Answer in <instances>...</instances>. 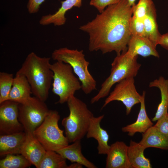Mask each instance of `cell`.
Returning a JSON list of instances; mask_svg holds the SVG:
<instances>
[{"mask_svg":"<svg viewBox=\"0 0 168 168\" xmlns=\"http://www.w3.org/2000/svg\"><path fill=\"white\" fill-rule=\"evenodd\" d=\"M146 148L139 142L131 140L128 146L127 153L132 168H151L149 159L145 157L144 151Z\"/></svg>","mask_w":168,"mask_h":168,"instance_id":"cell-21","label":"cell"},{"mask_svg":"<svg viewBox=\"0 0 168 168\" xmlns=\"http://www.w3.org/2000/svg\"><path fill=\"white\" fill-rule=\"evenodd\" d=\"M145 94V91H143L140 103V110L136 121L122 128V131L128 133V135L129 136H133L136 133H144L153 126V124L149 118L146 110Z\"/></svg>","mask_w":168,"mask_h":168,"instance_id":"cell-16","label":"cell"},{"mask_svg":"<svg viewBox=\"0 0 168 168\" xmlns=\"http://www.w3.org/2000/svg\"><path fill=\"white\" fill-rule=\"evenodd\" d=\"M129 29L131 35L146 36L143 20L132 16L130 21Z\"/></svg>","mask_w":168,"mask_h":168,"instance_id":"cell-28","label":"cell"},{"mask_svg":"<svg viewBox=\"0 0 168 168\" xmlns=\"http://www.w3.org/2000/svg\"><path fill=\"white\" fill-rule=\"evenodd\" d=\"M66 159L53 151H46L37 168H68Z\"/></svg>","mask_w":168,"mask_h":168,"instance_id":"cell-24","label":"cell"},{"mask_svg":"<svg viewBox=\"0 0 168 168\" xmlns=\"http://www.w3.org/2000/svg\"><path fill=\"white\" fill-rule=\"evenodd\" d=\"M81 141V140H77L72 144L68 145L56 152L72 163L79 164L87 168H97L93 163L83 155Z\"/></svg>","mask_w":168,"mask_h":168,"instance_id":"cell-19","label":"cell"},{"mask_svg":"<svg viewBox=\"0 0 168 168\" xmlns=\"http://www.w3.org/2000/svg\"><path fill=\"white\" fill-rule=\"evenodd\" d=\"M60 116L55 110H49L42 124L33 133L46 151L56 152L68 145L69 142L59 128Z\"/></svg>","mask_w":168,"mask_h":168,"instance_id":"cell-6","label":"cell"},{"mask_svg":"<svg viewBox=\"0 0 168 168\" xmlns=\"http://www.w3.org/2000/svg\"><path fill=\"white\" fill-rule=\"evenodd\" d=\"M132 7L127 0L107 7L102 12L79 29L89 35V50L103 54L115 51L117 55L128 49L131 36L129 24Z\"/></svg>","mask_w":168,"mask_h":168,"instance_id":"cell-1","label":"cell"},{"mask_svg":"<svg viewBox=\"0 0 168 168\" xmlns=\"http://www.w3.org/2000/svg\"><path fill=\"white\" fill-rule=\"evenodd\" d=\"M31 87L26 77L22 74L16 73L8 100L22 104L31 96Z\"/></svg>","mask_w":168,"mask_h":168,"instance_id":"cell-15","label":"cell"},{"mask_svg":"<svg viewBox=\"0 0 168 168\" xmlns=\"http://www.w3.org/2000/svg\"><path fill=\"white\" fill-rule=\"evenodd\" d=\"M50 68L53 73L52 91L59 97L57 103L67 102L76 91L81 89V84L69 64L56 61L51 64Z\"/></svg>","mask_w":168,"mask_h":168,"instance_id":"cell-7","label":"cell"},{"mask_svg":"<svg viewBox=\"0 0 168 168\" xmlns=\"http://www.w3.org/2000/svg\"><path fill=\"white\" fill-rule=\"evenodd\" d=\"M104 117V114L92 117L86 134L87 138H93L97 141L98 153L100 155H106L110 148V145L108 144L109 135L107 131L100 125V123Z\"/></svg>","mask_w":168,"mask_h":168,"instance_id":"cell-13","label":"cell"},{"mask_svg":"<svg viewBox=\"0 0 168 168\" xmlns=\"http://www.w3.org/2000/svg\"><path fill=\"white\" fill-rule=\"evenodd\" d=\"M14 77L12 74L0 72V104L8 100Z\"/></svg>","mask_w":168,"mask_h":168,"instance_id":"cell-26","label":"cell"},{"mask_svg":"<svg viewBox=\"0 0 168 168\" xmlns=\"http://www.w3.org/2000/svg\"><path fill=\"white\" fill-rule=\"evenodd\" d=\"M121 0H91L90 5L95 7L99 13L102 12L106 7L119 2Z\"/></svg>","mask_w":168,"mask_h":168,"instance_id":"cell-29","label":"cell"},{"mask_svg":"<svg viewBox=\"0 0 168 168\" xmlns=\"http://www.w3.org/2000/svg\"><path fill=\"white\" fill-rule=\"evenodd\" d=\"M139 143L146 148L154 147L168 150V138L154 125L142 133V138Z\"/></svg>","mask_w":168,"mask_h":168,"instance_id":"cell-20","label":"cell"},{"mask_svg":"<svg viewBox=\"0 0 168 168\" xmlns=\"http://www.w3.org/2000/svg\"><path fill=\"white\" fill-rule=\"evenodd\" d=\"M68 116L64 118L62 124L69 143L81 140L86 135L91 119L94 116L84 102L74 96L67 102Z\"/></svg>","mask_w":168,"mask_h":168,"instance_id":"cell-3","label":"cell"},{"mask_svg":"<svg viewBox=\"0 0 168 168\" xmlns=\"http://www.w3.org/2000/svg\"><path fill=\"white\" fill-rule=\"evenodd\" d=\"M32 164L21 154H8L0 161V168H25Z\"/></svg>","mask_w":168,"mask_h":168,"instance_id":"cell-25","label":"cell"},{"mask_svg":"<svg viewBox=\"0 0 168 168\" xmlns=\"http://www.w3.org/2000/svg\"><path fill=\"white\" fill-rule=\"evenodd\" d=\"M68 168H82L83 166L82 165H81L77 163H73V164H72L69 166Z\"/></svg>","mask_w":168,"mask_h":168,"instance_id":"cell-33","label":"cell"},{"mask_svg":"<svg viewBox=\"0 0 168 168\" xmlns=\"http://www.w3.org/2000/svg\"><path fill=\"white\" fill-rule=\"evenodd\" d=\"M52 58L57 61L71 65L81 82V89L85 94H89L96 89V82L88 70L90 63L86 60L82 50L61 48L53 51Z\"/></svg>","mask_w":168,"mask_h":168,"instance_id":"cell-5","label":"cell"},{"mask_svg":"<svg viewBox=\"0 0 168 168\" xmlns=\"http://www.w3.org/2000/svg\"><path fill=\"white\" fill-rule=\"evenodd\" d=\"M154 126L161 133L168 138V113L158 119Z\"/></svg>","mask_w":168,"mask_h":168,"instance_id":"cell-30","label":"cell"},{"mask_svg":"<svg viewBox=\"0 0 168 168\" xmlns=\"http://www.w3.org/2000/svg\"><path fill=\"white\" fill-rule=\"evenodd\" d=\"M134 82V77H131L117 83L105 99L101 109L113 101H120L125 106L126 114H129L133 106L140 103L142 97L137 91Z\"/></svg>","mask_w":168,"mask_h":168,"instance_id":"cell-9","label":"cell"},{"mask_svg":"<svg viewBox=\"0 0 168 168\" xmlns=\"http://www.w3.org/2000/svg\"><path fill=\"white\" fill-rule=\"evenodd\" d=\"M128 147L122 141H116L111 144L106 154L105 168H132L128 157Z\"/></svg>","mask_w":168,"mask_h":168,"instance_id":"cell-12","label":"cell"},{"mask_svg":"<svg viewBox=\"0 0 168 168\" xmlns=\"http://www.w3.org/2000/svg\"><path fill=\"white\" fill-rule=\"evenodd\" d=\"M158 44L168 50V32L161 35Z\"/></svg>","mask_w":168,"mask_h":168,"instance_id":"cell-32","label":"cell"},{"mask_svg":"<svg viewBox=\"0 0 168 168\" xmlns=\"http://www.w3.org/2000/svg\"><path fill=\"white\" fill-rule=\"evenodd\" d=\"M138 56H133L127 51L117 55L111 63L110 73L102 83L97 94L91 99L94 104L109 95L111 87L116 83L127 78L135 77L141 66L138 63Z\"/></svg>","mask_w":168,"mask_h":168,"instance_id":"cell-4","label":"cell"},{"mask_svg":"<svg viewBox=\"0 0 168 168\" xmlns=\"http://www.w3.org/2000/svg\"><path fill=\"white\" fill-rule=\"evenodd\" d=\"M26 137L23 131L0 137V155L20 154L21 150Z\"/></svg>","mask_w":168,"mask_h":168,"instance_id":"cell-17","label":"cell"},{"mask_svg":"<svg viewBox=\"0 0 168 168\" xmlns=\"http://www.w3.org/2000/svg\"><path fill=\"white\" fill-rule=\"evenodd\" d=\"M25 132L26 137L21 148L20 154L37 168L46 151L35 137L33 133Z\"/></svg>","mask_w":168,"mask_h":168,"instance_id":"cell-11","label":"cell"},{"mask_svg":"<svg viewBox=\"0 0 168 168\" xmlns=\"http://www.w3.org/2000/svg\"><path fill=\"white\" fill-rule=\"evenodd\" d=\"M45 0H29L27 5L28 11L30 13L37 12L40 5Z\"/></svg>","mask_w":168,"mask_h":168,"instance_id":"cell-31","label":"cell"},{"mask_svg":"<svg viewBox=\"0 0 168 168\" xmlns=\"http://www.w3.org/2000/svg\"><path fill=\"white\" fill-rule=\"evenodd\" d=\"M127 51L133 56L139 55L143 57L150 56L158 58L160 57L156 46L146 36L131 35Z\"/></svg>","mask_w":168,"mask_h":168,"instance_id":"cell-14","label":"cell"},{"mask_svg":"<svg viewBox=\"0 0 168 168\" xmlns=\"http://www.w3.org/2000/svg\"><path fill=\"white\" fill-rule=\"evenodd\" d=\"M61 6L54 14L42 16L40 20V23L43 25L53 24L54 26H61L66 21V12L73 7H80L82 6V0H65L61 2Z\"/></svg>","mask_w":168,"mask_h":168,"instance_id":"cell-18","label":"cell"},{"mask_svg":"<svg viewBox=\"0 0 168 168\" xmlns=\"http://www.w3.org/2000/svg\"><path fill=\"white\" fill-rule=\"evenodd\" d=\"M143 21L146 36L156 46L161 35L158 30L155 6L150 11Z\"/></svg>","mask_w":168,"mask_h":168,"instance_id":"cell-23","label":"cell"},{"mask_svg":"<svg viewBox=\"0 0 168 168\" xmlns=\"http://www.w3.org/2000/svg\"><path fill=\"white\" fill-rule=\"evenodd\" d=\"M49 110L44 102L35 96L19 104L18 119L24 131L33 133L43 122Z\"/></svg>","mask_w":168,"mask_h":168,"instance_id":"cell-8","label":"cell"},{"mask_svg":"<svg viewBox=\"0 0 168 168\" xmlns=\"http://www.w3.org/2000/svg\"><path fill=\"white\" fill-rule=\"evenodd\" d=\"M50 58L41 57L34 52L29 54L16 73L24 75L31 88L32 94L45 102L47 99L53 79Z\"/></svg>","mask_w":168,"mask_h":168,"instance_id":"cell-2","label":"cell"},{"mask_svg":"<svg viewBox=\"0 0 168 168\" xmlns=\"http://www.w3.org/2000/svg\"><path fill=\"white\" fill-rule=\"evenodd\" d=\"M19 103L7 100L0 104V133L9 134L23 131L18 119Z\"/></svg>","mask_w":168,"mask_h":168,"instance_id":"cell-10","label":"cell"},{"mask_svg":"<svg viewBox=\"0 0 168 168\" xmlns=\"http://www.w3.org/2000/svg\"><path fill=\"white\" fill-rule=\"evenodd\" d=\"M129 5L132 7L135 4V2L136 0H127Z\"/></svg>","mask_w":168,"mask_h":168,"instance_id":"cell-34","label":"cell"},{"mask_svg":"<svg viewBox=\"0 0 168 168\" xmlns=\"http://www.w3.org/2000/svg\"><path fill=\"white\" fill-rule=\"evenodd\" d=\"M149 87H156L160 90L161 101L159 104L154 117L153 122L157 121L163 116L168 114V79L161 76L149 83Z\"/></svg>","mask_w":168,"mask_h":168,"instance_id":"cell-22","label":"cell"},{"mask_svg":"<svg viewBox=\"0 0 168 168\" xmlns=\"http://www.w3.org/2000/svg\"><path fill=\"white\" fill-rule=\"evenodd\" d=\"M155 6L152 0H139L132 7V16L143 20L150 11Z\"/></svg>","mask_w":168,"mask_h":168,"instance_id":"cell-27","label":"cell"}]
</instances>
